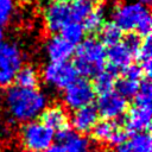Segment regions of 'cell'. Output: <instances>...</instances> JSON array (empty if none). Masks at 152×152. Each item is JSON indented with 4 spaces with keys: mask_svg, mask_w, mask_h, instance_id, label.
<instances>
[{
    "mask_svg": "<svg viewBox=\"0 0 152 152\" xmlns=\"http://www.w3.org/2000/svg\"><path fill=\"white\" fill-rule=\"evenodd\" d=\"M120 125V119L118 120H103L100 119L96 125L90 131V137L93 140L97 142H107L110 138L112 133L116 129V127Z\"/></svg>",
    "mask_w": 152,
    "mask_h": 152,
    "instance_id": "ffe728a7",
    "label": "cell"
},
{
    "mask_svg": "<svg viewBox=\"0 0 152 152\" xmlns=\"http://www.w3.org/2000/svg\"><path fill=\"white\" fill-rule=\"evenodd\" d=\"M151 30H152V18L150 11H147L138 21L134 32L138 33L141 38L151 36Z\"/></svg>",
    "mask_w": 152,
    "mask_h": 152,
    "instance_id": "4316f807",
    "label": "cell"
},
{
    "mask_svg": "<svg viewBox=\"0 0 152 152\" xmlns=\"http://www.w3.org/2000/svg\"><path fill=\"white\" fill-rule=\"evenodd\" d=\"M5 103L12 119L23 124L37 119L46 107V96L38 89H24L15 86L7 88Z\"/></svg>",
    "mask_w": 152,
    "mask_h": 152,
    "instance_id": "6da1fadb",
    "label": "cell"
},
{
    "mask_svg": "<svg viewBox=\"0 0 152 152\" xmlns=\"http://www.w3.org/2000/svg\"><path fill=\"white\" fill-rule=\"evenodd\" d=\"M96 0H71L68 5L70 8L71 21L82 23L93 10Z\"/></svg>",
    "mask_w": 152,
    "mask_h": 152,
    "instance_id": "7402d4cb",
    "label": "cell"
},
{
    "mask_svg": "<svg viewBox=\"0 0 152 152\" xmlns=\"http://www.w3.org/2000/svg\"><path fill=\"white\" fill-rule=\"evenodd\" d=\"M106 50L100 40L93 36L84 38L75 46L72 65L80 77L90 80L106 68Z\"/></svg>",
    "mask_w": 152,
    "mask_h": 152,
    "instance_id": "7a4b0ae2",
    "label": "cell"
},
{
    "mask_svg": "<svg viewBox=\"0 0 152 152\" xmlns=\"http://www.w3.org/2000/svg\"><path fill=\"white\" fill-rule=\"evenodd\" d=\"M68 152H90V141L86 135L75 133L65 144Z\"/></svg>",
    "mask_w": 152,
    "mask_h": 152,
    "instance_id": "484cf974",
    "label": "cell"
},
{
    "mask_svg": "<svg viewBox=\"0 0 152 152\" xmlns=\"http://www.w3.org/2000/svg\"><path fill=\"white\" fill-rule=\"evenodd\" d=\"M45 83L64 90L77 77L78 74L71 62H49L42 72Z\"/></svg>",
    "mask_w": 152,
    "mask_h": 152,
    "instance_id": "5b68a950",
    "label": "cell"
},
{
    "mask_svg": "<svg viewBox=\"0 0 152 152\" xmlns=\"http://www.w3.org/2000/svg\"><path fill=\"white\" fill-rule=\"evenodd\" d=\"M139 84H140V81H132V80L119 76L115 81L114 90L119 95L128 100V99H133L137 95L139 90Z\"/></svg>",
    "mask_w": 152,
    "mask_h": 152,
    "instance_id": "603a6c76",
    "label": "cell"
},
{
    "mask_svg": "<svg viewBox=\"0 0 152 152\" xmlns=\"http://www.w3.org/2000/svg\"><path fill=\"white\" fill-rule=\"evenodd\" d=\"M100 1H103V0H100Z\"/></svg>",
    "mask_w": 152,
    "mask_h": 152,
    "instance_id": "74e56055",
    "label": "cell"
},
{
    "mask_svg": "<svg viewBox=\"0 0 152 152\" xmlns=\"http://www.w3.org/2000/svg\"><path fill=\"white\" fill-rule=\"evenodd\" d=\"M45 28L51 34H57L61 30L71 21L70 8L68 4L50 2L43 12Z\"/></svg>",
    "mask_w": 152,
    "mask_h": 152,
    "instance_id": "9c48e42d",
    "label": "cell"
},
{
    "mask_svg": "<svg viewBox=\"0 0 152 152\" xmlns=\"http://www.w3.org/2000/svg\"><path fill=\"white\" fill-rule=\"evenodd\" d=\"M118 77L119 76L114 75L113 72L108 71L107 69H104L103 71L97 74L93 78V81H90L95 95L100 96V95L107 94L109 91H113L114 90V84H115V81H116Z\"/></svg>",
    "mask_w": 152,
    "mask_h": 152,
    "instance_id": "d6986e66",
    "label": "cell"
},
{
    "mask_svg": "<svg viewBox=\"0 0 152 152\" xmlns=\"http://www.w3.org/2000/svg\"><path fill=\"white\" fill-rule=\"evenodd\" d=\"M10 152H12V151H10Z\"/></svg>",
    "mask_w": 152,
    "mask_h": 152,
    "instance_id": "f35d334b",
    "label": "cell"
},
{
    "mask_svg": "<svg viewBox=\"0 0 152 152\" xmlns=\"http://www.w3.org/2000/svg\"><path fill=\"white\" fill-rule=\"evenodd\" d=\"M138 4H140V5H142V6L148 8V6L151 4V0H138Z\"/></svg>",
    "mask_w": 152,
    "mask_h": 152,
    "instance_id": "836d02e7",
    "label": "cell"
},
{
    "mask_svg": "<svg viewBox=\"0 0 152 152\" xmlns=\"http://www.w3.org/2000/svg\"><path fill=\"white\" fill-rule=\"evenodd\" d=\"M122 37H124L122 31L113 21H104V24L97 32L96 38L100 40V43L103 46L110 48L113 45L119 44L122 40Z\"/></svg>",
    "mask_w": 152,
    "mask_h": 152,
    "instance_id": "ac0fdd59",
    "label": "cell"
},
{
    "mask_svg": "<svg viewBox=\"0 0 152 152\" xmlns=\"http://www.w3.org/2000/svg\"><path fill=\"white\" fill-rule=\"evenodd\" d=\"M4 38H5V32H4V28L0 27V43L4 42Z\"/></svg>",
    "mask_w": 152,
    "mask_h": 152,
    "instance_id": "d590c367",
    "label": "cell"
},
{
    "mask_svg": "<svg viewBox=\"0 0 152 152\" xmlns=\"http://www.w3.org/2000/svg\"><path fill=\"white\" fill-rule=\"evenodd\" d=\"M15 74L6 70H0V87L1 88H8L13 86Z\"/></svg>",
    "mask_w": 152,
    "mask_h": 152,
    "instance_id": "4dcf8cb0",
    "label": "cell"
},
{
    "mask_svg": "<svg viewBox=\"0 0 152 152\" xmlns=\"http://www.w3.org/2000/svg\"><path fill=\"white\" fill-rule=\"evenodd\" d=\"M59 36L64 38L68 43H70L74 46H77L84 38H86V32L83 30V26L81 23L76 21H70L66 24L59 32Z\"/></svg>",
    "mask_w": 152,
    "mask_h": 152,
    "instance_id": "44dd1931",
    "label": "cell"
},
{
    "mask_svg": "<svg viewBox=\"0 0 152 152\" xmlns=\"http://www.w3.org/2000/svg\"><path fill=\"white\" fill-rule=\"evenodd\" d=\"M14 8V0H0V27L6 25L11 20Z\"/></svg>",
    "mask_w": 152,
    "mask_h": 152,
    "instance_id": "83f0119b",
    "label": "cell"
},
{
    "mask_svg": "<svg viewBox=\"0 0 152 152\" xmlns=\"http://www.w3.org/2000/svg\"><path fill=\"white\" fill-rule=\"evenodd\" d=\"M38 118H39V120H38L39 122H42L46 127L51 128L53 132L70 126L69 125V115H68L65 108L59 103L46 106Z\"/></svg>",
    "mask_w": 152,
    "mask_h": 152,
    "instance_id": "4fadbf2b",
    "label": "cell"
},
{
    "mask_svg": "<svg viewBox=\"0 0 152 152\" xmlns=\"http://www.w3.org/2000/svg\"><path fill=\"white\" fill-rule=\"evenodd\" d=\"M95 107L99 116L103 120H118L121 119L129 107L128 100L119 95L115 90L107 94L96 96Z\"/></svg>",
    "mask_w": 152,
    "mask_h": 152,
    "instance_id": "8992f818",
    "label": "cell"
},
{
    "mask_svg": "<svg viewBox=\"0 0 152 152\" xmlns=\"http://www.w3.org/2000/svg\"><path fill=\"white\" fill-rule=\"evenodd\" d=\"M23 66V55L15 43L2 42L0 43V70L17 71Z\"/></svg>",
    "mask_w": 152,
    "mask_h": 152,
    "instance_id": "5bb4252c",
    "label": "cell"
},
{
    "mask_svg": "<svg viewBox=\"0 0 152 152\" xmlns=\"http://www.w3.org/2000/svg\"><path fill=\"white\" fill-rule=\"evenodd\" d=\"M51 2H56V4H69L71 0H50Z\"/></svg>",
    "mask_w": 152,
    "mask_h": 152,
    "instance_id": "e575fe53",
    "label": "cell"
},
{
    "mask_svg": "<svg viewBox=\"0 0 152 152\" xmlns=\"http://www.w3.org/2000/svg\"><path fill=\"white\" fill-rule=\"evenodd\" d=\"M133 102L132 104L139 106V107H148L151 106V100H152V83L151 80L147 77H144L140 81L139 84V90L137 95L132 99Z\"/></svg>",
    "mask_w": 152,
    "mask_h": 152,
    "instance_id": "cb8c5ba5",
    "label": "cell"
},
{
    "mask_svg": "<svg viewBox=\"0 0 152 152\" xmlns=\"http://www.w3.org/2000/svg\"><path fill=\"white\" fill-rule=\"evenodd\" d=\"M121 42L133 52V55H135V52L138 51V49H139V46H140V44H141V42H142V38H141L138 33H135V32L133 31V32L126 33V34L122 37V40H121Z\"/></svg>",
    "mask_w": 152,
    "mask_h": 152,
    "instance_id": "f546056e",
    "label": "cell"
},
{
    "mask_svg": "<svg viewBox=\"0 0 152 152\" xmlns=\"http://www.w3.org/2000/svg\"><path fill=\"white\" fill-rule=\"evenodd\" d=\"M100 120L97 109L95 104H89L82 108H78L72 112L71 116L69 118V125L77 134L86 135L90 133L93 127Z\"/></svg>",
    "mask_w": 152,
    "mask_h": 152,
    "instance_id": "30bf717a",
    "label": "cell"
},
{
    "mask_svg": "<svg viewBox=\"0 0 152 152\" xmlns=\"http://www.w3.org/2000/svg\"><path fill=\"white\" fill-rule=\"evenodd\" d=\"M13 86L24 89H38L39 75L33 65H23L15 74Z\"/></svg>",
    "mask_w": 152,
    "mask_h": 152,
    "instance_id": "2e32d148",
    "label": "cell"
},
{
    "mask_svg": "<svg viewBox=\"0 0 152 152\" xmlns=\"http://www.w3.org/2000/svg\"><path fill=\"white\" fill-rule=\"evenodd\" d=\"M148 11L147 7L138 4H125V5H116L113 11V23L122 31V33L133 32L139 19Z\"/></svg>",
    "mask_w": 152,
    "mask_h": 152,
    "instance_id": "52a82bcc",
    "label": "cell"
},
{
    "mask_svg": "<svg viewBox=\"0 0 152 152\" xmlns=\"http://www.w3.org/2000/svg\"><path fill=\"white\" fill-rule=\"evenodd\" d=\"M115 152H133V150H132V147L128 142V139L125 142L115 146Z\"/></svg>",
    "mask_w": 152,
    "mask_h": 152,
    "instance_id": "1f68e13d",
    "label": "cell"
},
{
    "mask_svg": "<svg viewBox=\"0 0 152 152\" xmlns=\"http://www.w3.org/2000/svg\"><path fill=\"white\" fill-rule=\"evenodd\" d=\"M120 76L125 77V78H128V80H132V81H141L145 77L142 70L140 69V66L137 63H132L131 65L125 68L121 71Z\"/></svg>",
    "mask_w": 152,
    "mask_h": 152,
    "instance_id": "f1b7e54d",
    "label": "cell"
},
{
    "mask_svg": "<svg viewBox=\"0 0 152 152\" xmlns=\"http://www.w3.org/2000/svg\"><path fill=\"white\" fill-rule=\"evenodd\" d=\"M104 18H106V5L103 1L96 0L93 10L84 18V20L81 23L86 34H89L93 37L96 36L106 21Z\"/></svg>",
    "mask_w": 152,
    "mask_h": 152,
    "instance_id": "9a60e30c",
    "label": "cell"
},
{
    "mask_svg": "<svg viewBox=\"0 0 152 152\" xmlns=\"http://www.w3.org/2000/svg\"><path fill=\"white\" fill-rule=\"evenodd\" d=\"M25 152H38V151H25Z\"/></svg>",
    "mask_w": 152,
    "mask_h": 152,
    "instance_id": "8d00e7d4",
    "label": "cell"
},
{
    "mask_svg": "<svg viewBox=\"0 0 152 152\" xmlns=\"http://www.w3.org/2000/svg\"><path fill=\"white\" fill-rule=\"evenodd\" d=\"M151 116H152L151 106L139 107V106L129 104L127 112L121 118V124L125 127V129L129 133V135L134 133L151 132Z\"/></svg>",
    "mask_w": 152,
    "mask_h": 152,
    "instance_id": "ba28073f",
    "label": "cell"
},
{
    "mask_svg": "<svg viewBox=\"0 0 152 152\" xmlns=\"http://www.w3.org/2000/svg\"><path fill=\"white\" fill-rule=\"evenodd\" d=\"M95 99L96 95L93 90L90 80L80 76L63 90V103L72 112L78 108L93 104Z\"/></svg>",
    "mask_w": 152,
    "mask_h": 152,
    "instance_id": "277c9868",
    "label": "cell"
},
{
    "mask_svg": "<svg viewBox=\"0 0 152 152\" xmlns=\"http://www.w3.org/2000/svg\"><path fill=\"white\" fill-rule=\"evenodd\" d=\"M134 55L133 52L122 43L120 42L116 45L107 48L106 50V65L114 69L119 74L133 63Z\"/></svg>",
    "mask_w": 152,
    "mask_h": 152,
    "instance_id": "7c38bea8",
    "label": "cell"
},
{
    "mask_svg": "<svg viewBox=\"0 0 152 152\" xmlns=\"http://www.w3.org/2000/svg\"><path fill=\"white\" fill-rule=\"evenodd\" d=\"M44 152H68L66 148L64 147V145L61 144H52L48 150H45Z\"/></svg>",
    "mask_w": 152,
    "mask_h": 152,
    "instance_id": "d6a6232c",
    "label": "cell"
},
{
    "mask_svg": "<svg viewBox=\"0 0 152 152\" xmlns=\"http://www.w3.org/2000/svg\"><path fill=\"white\" fill-rule=\"evenodd\" d=\"M128 142L133 152H152L151 132L134 133L128 138Z\"/></svg>",
    "mask_w": 152,
    "mask_h": 152,
    "instance_id": "d4e9b609",
    "label": "cell"
},
{
    "mask_svg": "<svg viewBox=\"0 0 152 152\" xmlns=\"http://www.w3.org/2000/svg\"><path fill=\"white\" fill-rule=\"evenodd\" d=\"M44 49L50 62H69L75 52V46L59 34H51L45 42Z\"/></svg>",
    "mask_w": 152,
    "mask_h": 152,
    "instance_id": "8fae6325",
    "label": "cell"
},
{
    "mask_svg": "<svg viewBox=\"0 0 152 152\" xmlns=\"http://www.w3.org/2000/svg\"><path fill=\"white\" fill-rule=\"evenodd\" d=\"M55 132L39 121H30L20 128V141L25 151L44 152L53 144Z\"/></svg>",
    "mask_w": 152,
    "mask_h": 152,
    "instance_id": "3957f363",
    "label": "cell"
},
{
    "mask_svg": "<svg viewBox=\"0 0 152 152\" xmlns=\"http://www.w3.org/2000/svg\"><path fill=\"white\" fill-rule=\"evenodd\" d=\"M152 45H151V36L142 38V42L134 55L137 59V64L144 72V76L150 78L152 74Z\"/></svg>",
    "mask_w": 152,
    "mask_h": 152,
    "instance_id": "e0dca14e",
    "label": "cell"
}]
</instances>
